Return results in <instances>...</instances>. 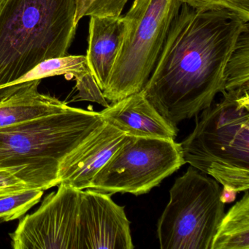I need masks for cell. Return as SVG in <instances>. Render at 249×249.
Listing matches in <instances>:
<instances>
[{
	"label": "cell",
	"mask_w": 249,
	"mask_h": 249,
	"mask_svg": "<svg viewBox=\"0 0 249 249\" xmlns=\"http://www.w3.org/2000/svg\"><path fill=\"white\" fill-rule=\"evenodd\" d=\"M129 0H76L75 23L86 17H119Z\"/></svg>",
	"instance_id": "cell-17"
},
{
	"label": "cell",
	"mask_w": 249,
	"mask_h": 249,
	"mask_svg": "<svg viewBox=\"0 0 249 249\" xmlns=\"http://www.w3.org/2000/svg\"><path fill=\"white\" fill-rule=\"evenodd\" d=\"M249 91L223 94L220 103L202 110L180 143L185 162L237 192L249 188Z\"/></svg>",
	"instance_id": "cell-4"
},
{
	"label": "cell",
	"mask_w": 249,
	"mask_h": 249,
	"mask_svg": "<svg viewBox=\"0 0 249 249\" xmlns=\"http://www.w3.org/2000/svg\"><path fill=\"white\" fill-rule=\"evenodd\" d=\"M100 112L68 106L60 113L0 129V169L31 189L58 186L62 160L104 122Z\"/></svg>",
	"instance_id": "cell-2"
},
{
	"label": "cell",
	"mask_w": 249,
	"mask_h": 249,
	"mask_svg": "<svg viewBox=\"0 0 249 249\" xmlns=\"http://www.w3.org/2000/svg\"><path fill=\"white\" fill-rule=\"evenodd\" d=\"M100 113L104 121L127 135L173 140L177 136V128L161 116L142 91L112 103Z\"/></svg>",
	"instance_id": "cell-11"
},
{
	"label": "cell",
	"mask_w": 249,
	"mask_h": 249,
	"mask_svg": "<svg viewBox=\"0 0 249 249\" xmlns=\"http://www.w3.org/2000/svg\"><path fill=\"white\" fill-rule=\"evenodd\" d=\"M76 0H5L0 7V93L40 62L68 55Z\"/></svg>",
	"instance_id": "cell-3"
},
{
	"label": "cell",
	"mask_w": 249,
	"mask_h": 249,
	"mask_svg": "<svg viewBox=\"0 0 249 249\" xmlns=\"http://www.w3.org/2000/svg\"><path fill=\"white\" fill-rule=\"evenodd\" d=\"M240 89L249 90V28L240 35L224 70V93Z\"/></svg>",
	"instance_id": "cell-15"
},
{
	"label": "cell",
	"mask_w": 249,
	"mask_h": 249,
	"mask_svg": "<svg viewBox=\"0 0 249 249\" xmlns=\"http://www.w3.org/2000/svg\"><path fill=\"white\" fill-rule=\"evenodd\" d=\"M42 80L16 86L0 100V129L64 111L68 105L56 97L41 94Z\"/></svg>",
	"instance_id": "cell-13"
},
{
	"label": "cell",
	"mask_w": 249,
	"mask_h": 249,
	"mask_svg": "<svg viewBox=\"0 0 249 249\" xmlns=\"http://www.w3.org/2000/svg\"><path fill=\"white\" fill-rule=\"evenodd\" d=\"M130 221L109 194L81 192L79 249H132Z\"/></svg>",
	"instance_id": "cell-9"
},
{
	"label": "cell",
	"mask_w": 249,
	"mask_h": 249,
	"mask_svg": "<svg viewBox=\"0 0 249 249\" xmlns=\"http://www.w3.org/2000/svg\"><path fill=\"white\" fill-rule=\"evenodd\" d=\"M4 1H5V0H0V7L2 6V4H3Z\"/></svg>",
	"instance_id": "cell-21"
},
{
	"label": "cell",
	"mask_w": 249,
	"mask_h": 249,
	"mask_svg": "<svg viewBox=\"0 0 249 249\" xmlns=\"http://www.w3.org/2000/svg\"><path fill=\"white\" fill-rule=\"evenodd\" d=\"M224 213L211 249H249V192Z\"/></svg>",
	"instance_id": "cell-14"
},
{
	"label": "cell",
	"mask_w": 249,
	"mask_h": 249,
	"mask_svg": "<svg viewBox=\"0 0 249 249\" xmlns=\"http://www.w3.org/2000/svg\"><path fill=\"white\" fill-rule=\"evenodd\" d=\"M237 193L235 189L230 186H223V189L220 194V200L224 204L231 203L235 200Z\"/></svg>",
	"instance_id": "cell-20"
},
{
	"label": "cell",
	"mask_w": 249,
	"mask_h": 249,
	"mask_svg": "<svg viewBox=\"0 0 249 249\" xmlns=\"http://www.w3.org/2000/svg\"><path fill=\"white\" fill-rule=\"evenodd\" d=\"M40 208L10 234L15 249H79L81 189L59 183Z\"/></svg>",
	"instance_id": "cell-8"
},
{
	"label": "cell",
	"mask_w": 249,
	"mask_h": 249,
	"mask_svg": "<svg viewBox=\"0 0 249 249\" xmlns=\"http://www.w3.org/2000/svg\"><path fill=\"white\" fill-rule=\"evenodd\" d=\"M182 0H135L124 16V36L103 91L111 103L142 91L152 73Z\"/></svg>",
	"instance_id": "cell-5"
},
{
	"label": "cell",
	"mask_w": 249,
	"mask_h": 249,
	"mask_svg": "<svg viewBox=\"0 0 249 249\" xmlns=\"http://www.w3.org/2000/svg\"><path fill=\"white\" fill-rule=\"evenodd\" d=\"M249 22L226 9L183 3L142 91L174 127L224 93V70Z\"/></svg>",
	"instance_id": "cell-1"
},
{
	"label": "cell",
	"mask_w": 249,
	"mask_h": 249,
	"mask_svg": "<svg viewBox=\"0 0 249 249\" xmlns=\"http://www.w3.org/2000/svg\"><path fill=\"white\" fill-rule=\"evenodd\" d=\"M26 189L30 187L22 180L8 170L0 169V196Z\"/></svg>",
	"instance_id": "cell-19"
},
{
	"label": "cell",
	"mask_w": 249,
	"mask_h": 249,
	"mask_svg": "<svg viewBox=\"0 0 249 249\" xmlns=\"http://www.w3.org/2000/svg\"><path fill=\"white\" fill-rule=\"evenodd\" d=\"M183 3L199 10L226 9L249 21V0H182Z\"/></svg>",
	"instance_id": "cell-18"
},
{
	"label": "cell",
	"mask_w": 249,
	"mask_h": 249,
	"mask_svg": "<svg viewBox=\"0 0 249 249\" xmlns=\"http://www.w3.org/2000/svg\"><path fill=\"white\" fill-rule=\"evenodd\" d=\"M126 21L119 17H90L87 61L102 91L119 54L124 36Z\"/></svg>",
	"instance_id": "cell-12"
},
{
	"label": "cell",
	"mask_w": 249,
	"mask_h": 249,
	"mask_svg": "<svg viewBox=\"0 0 249 249\" xmlns=\"http://www.w3.org/2000/svg\"><path fill=\"white\" fill-rule=\"evenodd\" d=\"M184 164L181 146L175 140L126 135L89 189L139 196L158 186Z\"/></svg>",
	"instance_id": "cell-7"
},
{
	"label": "cell",
	"mask_w": 249,
	"mask_h": 249,
	"mask_svg": "<svg viewBox=\"0 0 249 249\" xmlns=\"http://www.w3.org/2000/svg\"><path fill=\"white\" fill-rule=\"evenodd\" d=\"M221 188L190 166L170 190V200L157 224L161 249H211L224 215Z\"/></svg>",
	"instance_id": "cell-6"
},
{
	"label": "cell",
	"mask_w": 249,
	"mask_h": 249,
	"mask_svg": "<svg viewBox=\"0 0 249 249\" xmlns=\"http://www.w3.org/2000/svg\"><path fill=\"white\" fill-rule=\"evenodd\" d=\"M44 191L26 189L0 196V222L21 218L38 203Z\"/></svg>",
	"instance_id": "cell-16"
},
{
	"label": "cell",
	"mask_w": 249,
	"mask_h": 249,
	"mask_svg": "<svg viewBox=\"0 0 249 249\" xmlns=\"http://www.w3.org/2000/svg\"><path fill=\"white\" fill-rule=\"evenodd\" d=\"M125 135L105 121L62 160L59 183L81 190L89 189L93 179L120 146Z\"/></svg>",
	"instance_id": "cell-10"
}]
</instances>
